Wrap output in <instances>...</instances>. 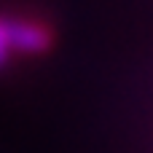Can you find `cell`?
<instances>
[{"label":"cell","instance_id":"1","mask_svg":"<svg viewBox=\"0 0 153 153\" xmlns=\"http://www.w3.org/2000/svg\"><path fill=\"white\" fill-rule=\"evenodd\" d=\"M5 32H8L11 51H19V54H43L54 43V35L46 24L24 16H5Z\"/></svg>","mask_w":153,"mask_h":153},{"label":"cell","instance_id":"2","mask_svg":"<svg viewBox=\"0 0 153 153\" xmlns=\"http://www.w3.org/2000/svg\"><path fill=\"white\" fill-rule=\"evenodd\" d=\"M13 51H11V43H8V32H5V16L0 13V70L8 67Z\"/></svg>","mask_w":153,"mask_h":153}]
</instances>
